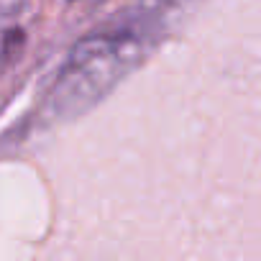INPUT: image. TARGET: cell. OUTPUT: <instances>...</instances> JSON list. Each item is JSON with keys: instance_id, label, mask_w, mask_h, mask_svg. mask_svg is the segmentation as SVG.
<instances>
[{"instance_id": "obj_1", "label": "cell", "mask_w": 261, "mask_h": 261, "mask_svg": "<svg viewBox=\"0 0 261 261\" xmlns=\"http://www.w3.org/2000/svg\"><path fill=\"white\" fill-rule=\"evenodd\" d=\"M136 39L128 34L92 36L74 49L67 74L72 80V100L85 95L87 102L102 97L113 82L125 72V64L134 59Z\"/></svg>"}]
</instances>
